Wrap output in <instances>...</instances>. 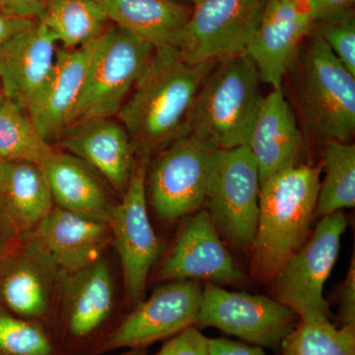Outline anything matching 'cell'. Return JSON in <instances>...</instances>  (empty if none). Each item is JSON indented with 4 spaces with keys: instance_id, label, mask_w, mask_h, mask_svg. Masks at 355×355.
<instances>
[{
    "instance_id": "obj_4",
    "label": "cell",
    "mask_w": 355,
    "mask_h": 355,
    "mask_svg": "<svg viewBox=\"0 0 355 355\" xmlns=\"http://www.w3.org/2000/svg\"><path fill=\"white\" fill-rule=\"evenodd\" d=\"M260 83L256 64L246 53L221 60L198 91L184 132L217 148L245 146L263 98Z\"/></svg>"
},
{
    "instance_id": "obj_20",
    "label": "cell",
    "mask_w": 355,
    "mask_h": 355,
    "mask_svg": "<svg viewBox=\"0 0 355 355\" xmlns=\"http://www.w3.org/2000/svg\"><path fill=\"white\" fill-rule=\"evenodd\" d=\"M245 146L258 164L261 183L272 175L304 164V140L282 90H272L261 98Z\"/></svg>"
},
{
    "instance_id": "obj_17",
    "label": "cell",
    "mask_w": 355,
    "mask_h": 355,
    "mask_svg": "<svg viewBox=\"0 0 355 355\" xmlns=\"http://www.w3.org/2000/svg\"><path fill=\"white\" fill-rule=\"evenodd\" d=\"M116 116L71 123L58 141L67 153L83 160L119 195L127 190L137 154L128 130Z\"/></svg>"
},
{
    "instance_id": "obj_27",
    "label": "cell",
    "mask_w": 355,
    "mask_h": 355,
    "mask_svg": "<svg viewBox=\"0 0 355 355\" xmlns=\"http://www.w3.org/2000/svg\"><path fill=\"white\" fill-rule=\"evenodd\" d=\"M55 150L29 114L4 99L0 106V160H25L43 166Z\"/></svg>"
},
{
    "instance_id": "obj_38",
    "label": "cell",
    "mask_w": 355,
    "mask_h": 355,
    "mask_svg": "<svg viewBox=\"0 0 355 355\" xmlns=\"http://www.w3.org/2000/svg\"><path fill=\"white\" fill-rule=\"evenodd\" d=\"M170 1L175 2V3L183 4V6L195 7L198 3L203 1V0H170Z\"/></svg>"
},
{
    "instance_id": "obj_18",
    "label": "cell",
    "mask_w": 355,
    "mask_h": 355,
    "mask_svg": "<svg viewBox=\"0 0 355 355\" xmlns=\"http://www.w3.org/2000/svg\"><path fill=\"white\" fill-rule=\"evenodd\" d=\"M58 44L39 20L0 48V85L4 97L27 113L49 76Z\"/></svg>"
},
{
    "instance_id": "obj_6",
    "label": "cell",
    "mask_w": 355,
    "mask_h": 355,
    "mask_svg": "<svg viewBox=\"0 0 355 355\" xmlns=\"http://www.w3.org/2000/svg\"><path fill=\"white\" fill-rule=\"evenodd\" d=\"M260 188L258 164L247 146L214 151L203 205L221 239L239 251L253 246Z\"/></svg>"
},
{
    "instance_id": "obj_10",
    "label": "cell",
    "mask_w": 355,
    "mask_h": 355,
    "mask_svg": "<svg viewBox=\"0 0 355 355\" xmlns=\"http://www.w3.org/2000/svg\"><path fill=\"white\" fill-rule=\"evenodd\" d=\"M217 147L184 132L149 163L146 182L157 216L175 221L198 211L205 202L210 158Z\"/></svg>"
},
{
    "instance_id": "obj_15",
    "label": "cell",
    "mask_w": 355,
    "mask_h": 355,
    "mask_svg": "<svg viewBox=\"0 0 355 355\" xmlns=\"http://www.w3.org/2000/svg\"><path fill=\"white\" fill-rule=\"evenodd\" d=\"M158 279L207 280L210 284L239 286L247 275L229 253L205 209L184 222L169 253L166 254Z\"/></svg>"
},
{
    "instance_id": "obj_21",
    "label": "cell",
    "mask_w": 355,
    "mask_h": 355,
    "mask_svg": "<svg viewBox=\"0 0 355 355\" xmlns=\"http://www.w3.org/2000/svg\"><path fill=\"white\" fill-rule=\"evenodd\" d=\"M31 233L65 273L92 265L112 244L109 223L55 205Z\"/></svg>"
},
{
    "instance_id": "obj_26",
    "label": "cell",
    "mask_w": 355,
    "mask_h": 355,
    "mask_svg": "<svg viewBox=\"0 0 355 355\" xmlns=\"http://www.w3.org/2000/svg\"><path fill=\"white\" fill-rule=\"evenodd\" d=\"M322 166L326 172L320 186L315 218L355 205V144L338 140L322 144Z\"/></svg>"
},
{
    "instance_id": "obj_23",
    "label": "cell",
    "mask_w": 355,
    "mask_h": 355,
    "mask_svg": "<svg viewBox=\"0 0 355 355\" xmlns=\"http://www.w3.org/2000/svg\"><path fill=\"white\" fill-rule=\"evenodd\" d=\"M53 207L41 166L25 160H0V209L18 235L33 232Z\"/></svg>"
},
{
    "instance_id": "obj_1",
    "label": "cell",
    "mask_w": 355,
    "mask_h": 355,
    "mask_svg": "<svg viewBox=\"0 0 355 355\" xmlns=\"http://www.w3.org/2000/svg\"><path fill=\"white\" fill-rule=\"evenodd\" d=\"M218 62H188L172 44L155 49L116 116L137 156L151 157L184 132L198 91Z\"/></svg>"
},
{
    "instance_id": "obj_24",
    "label": "cell",
    "mask_w": 355,
    "mask_h": 355,
    "mask_svg": "<svg viewBox=\"0 0 355 355\" xmlns=\"http://www.w3.org/2000/svg\"><path fill=\"white\" fill-rule=\"evenodd\" d=\"M114 25L133 33L154 48L172 43L193 7L170 0H96Z\"/></svg>"
},
{
    "instance_id": "obj_31",
    "label": "cell",
    "mask_w": 355,
    "mask_h": 355,
    "mask_svg": "<svg viewBox=\"0 0 355 355\" xmlns=\"http://www.w3.org/2000/svg\"><path fill=\"white\" fill-rule=\"evenodd\" d=\"M155 355H209V338L191 327L170 338Z\"/></svg>"
},
{
    "instance_id": "obj_39",
    "label": "cell",
    "mask_w": 355,
    "mask_h": 355,
    "mask_svg": "<svg viewBox=\"0 0 355 355\" xmlns=\"http://www.w3.org/2000/svg\"><path fill=\"white\" fill-rule=\"evenodd\" d=\"M121 355H147L146 349H133Z\"/></svg>"
},
{
    "instance_id": "obj_12",
    "label": "cell",
    "mask_w": 355,
    "mask_h": 355,
    "mask_svg": "<svg viewBox=\"0 0 355 355\" xmlns=\"http://www.w3.org/2000/svg\"><path fill=\"white\" fill-rule=\"evenodd\" d=\"M299 320L275 299L228 291L209 282L202 288L197 326L214 327L252 345L277 350Z\"/></svg>"
},
{
    "instance_id": "obj_5",
    "label": "cell",
    "mask_w": 355,
    "mask_h": 355,
    "mask_svg": "<svg viewBox=\"0 0 355 355\" xmlns=\"http://www.w3.org/2000/svg\"><path fill=\"white\" fill-rule=\"evenodd\" d=\"M62 295L53 320L55 342L64 355H99L103 343L119 324L114 319V282L105 257L77 272H60Z\"/></svg>"
},
{
    "instance_id": "obj_16",
    "label": "cell",
    "mask_w": 355,
    "mask_h": 355,
    "mask_svg": "<svg viewBox=\"0 0 355 355\" xmlns=\"http://www.w3.org/2000/svg\"><path fill=\"white\" fill-rule=\"evenodd\" d=\"M313 26L308 0H268L261 24L245 51L256 64L261 81L282 90Z\"/></svg>"
},
{
    "instance_id": "obj_3",
    "label": "cell",
    "mask_w": 355,
    "mask_h": 355,
    "mask_svg": "<svg viewBox=\"0 0 355 355\" xmlns=\"http://www.w3.org/2000/svg\"><path fill=\"white\" fill-rule=\"evenodd\" d=\"M289 70L308 135L321 144L329 140L350 142L355 132V77L314 26Z\"/></svg>"
},
{
    "instance_id": "obj_25",
    "label": "cell",
    "mask_w": 355,
    "mask_h": 355,
    "mask_svg": "<svg viewBox=\"0 0 355 355\" xmlns=\"http://www.w3.org/2000/svg\"><path fill=\"white\" fill-rule=\"evenodd\" d=\"M67 50L80 48L97 39L109 19L96 0H51L38 19Z\"/></svg>"
},
{
    "instance_id": "obj_37",
    "label": "cell",
    "mask_w": 355,
    "mask_h": 355,
    "mask_svg": "<svg viewBox=\"0 0 355 355\" xmlns=\"http://www.w3.org/2000/svg\"><path fill=\"white\" fill-rule=\"evenodd\" d=\"M18 237L19 235L0 209V257L12 246Z\"/></svg>"
},
{
    "instance_id": "obj_29",
    "label": "cell",
    "mask_w": 355,
    "mask_h": 355,
    "mask_svg": "<svg viewBox=\"0 0 355 355\" xmlns=\"http://www.w3.org/2000/svg\"><path fill=\"white\" fill-rule=\"evenodd\" d=\"M0 355H64L43 324L0 307Z\"/></svg>"
},
{
    "instance_id": "obj_22",
    "label": "cell",
    "mask_w": 355,
    "mask_h": 355,
    "mask_svg": "<svg viewBox=\"0 0 355 355\" xmlns=\"http://www.w3.org/2000/svg\"><path fill=\"white\" fill-rule=\"evenodd\" d=\"M41 167L55 207L109 223L116 202L92 168L76 156L58 150Z\"/></svg>"
},
{
    "instance_id": "obj_14",
    "label": "cell",
    "mask_w": 355,
    "mask_h": 355,
    "mask_svg": "<svg viewBox=\"0 0 355 355\" xmlns=\"http://www.w3.org/2000/svg\"><path fill=\"white\" fill-rule=\"evenodd\" d=\"M202 286L197 280H171L135 305L103 343L100 354L120 349H147L197 326Z\"/></svg>"
},
{
    "instance_id": "obj_30",
    "label": "cell",
    "mask_w": 355,
    "mask_h": 355,
    "mask_svg": "<svg viewBox=\"0 0 355 355\" xmlns=\"http://www.w3.org/2000/svg\"><path fill=\"white\" fill-rule=\"evenodd\" d=\"M315 29L340 64L355 77V16L329 22L315 23Z\"/></svg>"
},
{
    "instance_id": "obj_19",
    "label": "cell",
    "mask_w": 355,
    "mask_h": 355,
    "mask_svg": "<svg viewBox=\"0 0 355 355\" xmlns=\"http://www.w3.org/2000/svg\"><path fill=\"white\" fill-rule=\"evenodd\" d=\"M96 40L73 50L58 46L50 76L27 114L46 141L58 140L69 127L87 76Z\"/></svg>"
},
{
    "instance_id": "obj_28",
    "label": "cell",
    "mask_w": 355,
    "mask_h": 355,
    "mask_svg": "<svg viewBox=\"0 0 355 355\" xmlns=\"http://www.w3.org/2000/svg\"><path fill=\"white\" fill-rule=\"evenodd\" d=\"M279 349L282 355H355V328H336L326 318L300 319Z\"/></svg>"
},
{
    "instance_id": "obj_2",
    "label": "cell",
    "mask_w": 355,
    "mask_h": 355,
    "mask_svg": "<svg viewBox=\"0 0 355 355\" xmlns=\"http://www.w3.org/2000/svg\"><path fill=\"white\" fill-rule=\"evenodd\" d=\"M323 166L301 164L261 182L250 275L270 284L312 233Z\"/></svg>"
},
{
    "instance_id": "obj_33",
    "label": "cell",
    "mask_w": 355,
    "mask_h": 355,
    "mask_svg": "<svg viewBox=\"0 0 355 355\" xmlns=\"http://www.w3.org/2000/svg\"><path fill=\"white\" fill-rule=\"evenodd\" d=\"M338 320L340 327L355 328V261L350 263L349 272L343 282L340 294Z\"/></svg>"
},
{
    "instance_id": "obj_13",
    "label": "cell",
    "mask_w": 355,
    "mask_h": 355,
    "mask_svg": "<svg viewBox=\"0 0 355 355\" xmlns=\"http://www.w3.org/2000/svg\"><path fill=\"white\" fill-rule=\"evenodd\" d=\"M60 273L32 233L20 235L0 257V303L8 312L51 331Z\"/></svg>"
},
{
    "instance_id": "obj_8",
    "label": "cell",
    "mask_w": 355,
    "mask_h": 355,
    "mask_svg": "<svg viewBox=\"0 0 355 355\" xmlns=\"http://www.w3.org/2000/svg\"><path fill=\"white\" fill-rule=\"evenodd\" d=\"M347 225L340 210L322 217L307 241L270 282L272 298L294 311L300 319H329L324 284L338 259Z\"/></svg>"
},
{
    "instance_id": "obj_40",
    "label": "cell",
    "mask_w": 355,
    "mask_h": 355,
    "mask_svg": "<svg viewBox=\"0 0 355 355\" xmlns=\"http://www.w3.org/2000/svg\"><path fill=\"white\" fill-rule=\"evenodd\" d=\"M4 99H6V97H4L3 95V91H2L1 85H0V106H1L2 103H3Z\"/></svg>"
},
{
    "instance_id": "obj_34",
    "label": "cell",
    "mask_w": 355,
    "mask_h": 355,
    "mask_svg": "<svg viewBox=\"0 0 355 355\" xmlns=\"http://www.w3.org/2000/svg\"><path fill=\"white\" fill-rule=\"evenodd\" d=\"M51 0H0V10L13 17L38 20Z\"/></svg>"
},
{
    "instance_id": "obj_32",
    "label": "cell",
    "mask_w": 355,
    "mask_h": 355,
    "mask_svg": "<svg viewBox=\"0 0 355 355\" xmlns=\"http://www.w3.org/2000/svg\"><path fill=\"white\" fill-rule=\"evenodd\" d=\"M355 0H308L315 23L329 22L354 13Z\"/></svg>"
},
{
    "instance_id": "obj_7",
    "label": "cell",
    "mask_w": 355,
    "mask_h": 355,
    "mask_svg": "<svg viewBox=\"0 0 355 355\" xmlns=\"http://www.w3.org/2000/svg\"><path fill=\"white\" fill-rule=\"evenodd\" d=\"M154 51L153 44L133 33L108 26L96 40L71 123L116 116Z\"/></svg>"
},
{
    "instance_id": "obj_9",
    "label": "cell",
    "mask_w": 355,
    "mask_h": 355,
    "mask_svg": "<svg viewBox=\"0 0 355 355\" xmlns=\"http://www.w3.org/2000/svg\"><path fill=\"white\" fill-rule=\"evenodd\" d=\"M268 0H203L173 39L188 62H221L245 53L253 40Z\"/></svg>"
},
{
    "instance_id": "obj_35",
    "label": "cell",
    "mask_w": 355,
    "mask_h": 355,
    "mask_svg": "<svg viewBox=\"0 0 355 355\" xmlns=\"http://www.w3.org/2000/svg\"><path fill=\"white\" fill-rule=\"evenodd\" d=\"M209 355H268L259 345L227 340V338H209Z\"/></svg>"
},
{
    "instance_id": "obj_36",
    "label": "cell",
    "mask_w": 355,
    "mask_h": 355,
    "mask_svg": "<svg viewBox=\"0 0 355 355\" xmlns=\"http://www.w3.org/2000/svg\"><path fill=\"white\" fill-rule=\"evenodd\" d=\"M35 21L13 17L0 10V48L16 34L29 28Z\"/></svg>"
},
{
    "instance_id": "obj_11",
    "label": "cell",
    "mask_w": 355,
    "mask_h": 355,
    "mask_svg": "<svg viewBox=\"0 0 355 355\" xmlns=\"http://www.w3.org/2000/svg\"><path fill=\"white\" fill-rule=\"evenodd\" d=\"M150 159H135L127 190L114 205L109 220L112 244L120 257L125 294L132 305L144 300L149 272L163 247L147 210L146 178Z\"/></svg>"
}]
</instances>
